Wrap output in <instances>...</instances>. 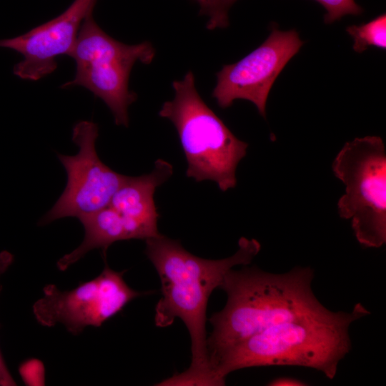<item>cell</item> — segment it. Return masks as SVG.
<instances>
[{"label": "cell", "mask_w": 386, "mask_h": 386, "mask_svg": "<svg viewBox=\"0 0 386 386\" xmlns=\"http://www.w3.org/2000/svg\"><path fill=\"white\" fill-rule=\"evenodd\" d=\"M370 312L357 303L351 312H326L279 323L224 351L212 367L217 385L237 370L260 366H300L335 377L351 350L349 329Z\"/></svg>", "instance_id": "obj_3"}, {"label": "cell", "mask_w": 386, "mask_h": 386, "mask_svg": "<svg viewBox=\"0 0 386 386\" xmlns=\"http://www.w3.org/2000/svg\"><path fill=\"white\" fill-rule=\"evenodd\" d=\"M200 7V14L209 17L207 27L209 29L224 28L228 26V11L222 0H196Z\"/></svg>", "instance_id": "obj_15"}, {"label": "cell", "mask_w": 386, "mask_h": 386, "mask_svg": "<svg viewBox=\"0 0 386 386\" xmlns=\"http://www.w3.org/2000/svg\"><path fill=\"white\" fill-rule=\"evenodd\" d=\"M79 219L84 228V239L79 247L58 260L60 271H65L92 249H102L105 254L114 242L134 239L126 220L110 206Z\"/></svg>", "instance_id": "obj_12"}, {"label": "cell", "mask_w": 386, "mask_h": 386, "mask_svg": "<svg viewBox=\"0 0 386 386\" xmlns=\"http://www.w3.org/2000/svg\"><path fill=\"white\" fill-rule=\"evenodd\" d=\"M321 4L327 11L324 16L326 24H331L340 20L342 16L352 14L359 15L362 9L358 6L355 0H315Z\"/></svg>", "instance_id": "obj_14"}, {"label": "cell", "mask_w": 386, "mask_h": 386, "mask_svg": "<svg viewBox=\"0 0 386 386\" xmlns=\"http://www.w3.org/2000/svg\"><path fill=\"white\" fill-rule=\"evenodd\" d=\"M96 0H74L57 17L11 39L0 40V46L16 51L23 59L14 67L21 79L36 81L57 67L56 58L68 55L86 15L93 11Z\"/></svg>", "instance_id": "obj_10"}, {"label": "cell", "mask_w": 386, "mask_h": 386, "mask_svg": "<svg viewBox=\"0 0 386 386\" xmlns=\"http://www.w3.org/2000/svg\"><path fill=\"white\" fill-rule=\"evenodd\" d=\"M96 124L80 121L73 127L72 141L79 147L73 156L57 154L64 166L67 182L62 194L39 225L63 217L81 218L109 206L114 194L127 178L110 169L98 157Z\"/></svg>", "instance_id": "obj_8"}, {"label": "cell", "mask_w": 386, "mask_h": 386, "mask_svg": "<svg viewBox=\"0 0 386 386\" xmlns=\"http://www.w3.org/2000/svg\"><path fill=\"white\" fill-rule=\"evenodd\" d=\"M174 96L164 102L161 117L174 125L187 162L186 174L211 180L225 192L237 184L236 169L248 144L238 139L201 98L189 71L172 84Z\"/></svg>", "instance_id": "obj_4"}, {"label": "cell", "mask_w": 386, "mask_h": 386, "mask_svg": "<svg viewBox=\"0 0 386 386\" xmlns=\"http://www.w3.org/2000/svg\"><path fill=\"white\" fill-rule=\"evenodd\" d=\"M332 169L345 184L338 201L340 216L352 220L360 244L378 248L386 242V152L377 136L347 142Z\"/></svg>", "instance_id": "obj_6"}, {"label": "cell", "mask_w": 386, "mask_h": 386, "mask_svg": "<svg viewBox=\"0 0 386 386\" xmlns=\"http://www.w3.org/2000/svg\"><path fill=\"white\" fill-rule=\"evenodd\" d=\"M14 262V256L8 251L4 250L0 252V278L7 271ZM1 285L0 284V292Z\"/></svg>", "instance_id": "obj_18"}, {"label": "cell", "mask_w": 386, "mask_h": 386, "mask_svg": "<svg viewBox=\"0 0 386 386\" xmlns=\"http://www.w3.org/2000/svg\"><path fill=\"white\" fill-rule=\"evenodd\" d=\"M92 12L84 19L68 56L76 62L74 78L62 87L81 86L100 98L112 112L117 125L128 127V107L137 99L129 89L132 68L137 61L150 64L152 44L128 45L113 39L96 23Z\"/></svg>", "instance_id": "obj_5"}, {"label": "cell", "mask_w": 386, "mask_h": 386, "mask_svg": "<svg viewBox=\"0 0 386 386\" xmlns=\"http://www.w3.org/2000/svg\"><path fill=\"white\" fill-rule=\"evenodd\" d=\"M237 0H222V4L224 8L228 11L229 7L234 4Z\"/></svg>", "instance_id": "obj_19"}, {"label": "cell", "mask_w": 386, "mask_h": 386, "mask_svg": "<svg viewBox=\"0 0 386 386\" xmlns=\"http://www.w3.org/2000/svg\"><path fill=\"white\" fill-rule=\"evenodd\" d=\"M16 385V382L11 375L0 352V386H13Z\"/></svg>", "instance_id": "obj_16"}, {"label": "cell", "mask_w": 386, "mask_h": 386, "mask_svg": "<svg viewBox=\"0 0 386 386\" xmlns=\"http://www.w3.org/2000/svg\"><path fill=\"white\" fill-rule=\"evenodd\" d=\"M314 276L310 267L285 273L247 265L228 271L219 287L227 294L226 305L209 318L211 369L224 351L244 340L279 323L328 310L312 291Z\"/></svg>", "instance_id": "obj_2"}, {"label": "cell", "mask_w": 386, "mask_h": 386, "mask_svg": "<svg viewBox=\"0 0 386 386\" xmlns=\"http://www.w3.org/2000/svg\"><path fill=\"white\" fill-rule=\"evenodd\" d=\"M305 382L294 377H278L269 382L270 386H304L307 385Z\"/></svg>", "instance_id": "obj_17"}, {"label": "cell", "mask_w": 386, "mask_h": 386, "mask_svg": "<svg viewBox=\"0 0 386 386\" xmlns=\"http://www.w3.org/2000/svg\"><path fill=\"white\" fill-rule=\"evenodd\" d=\"M168 162L158 159L153 170L139 177H128L114 194L109 206L128 223L134 239H147L160 234L157 229L159 214L154 201L156 188L172 174Z\"/></svg>", "instance_id": "obj_11"}, {"label": "cell", "mask_w": 386, "mask_h": 386, "mask_svg": "<svg viewBox=\"0 0 386 386\" xmlns=\"http://www.w3.org/2000/svg\"><path fill=\"white\" fill-rule=\"evenodd\" d=\"M302 44L295 30L274 28L259 47L217 73L212 97L222 109L232 106L236 99L248 100L265 117L266 102L273 83Z\"/></svg>", "instance_id": "obj_9"}, {"label": "cell", "mask_w": 386, "mask_h": 386, "mask_svg": "<svg viewBox=\"0 0 386 386\" xmlns=\"http://www.w3.org/2000/svg\"><path fill=\"white\" fill-rule=\"evenodd\" d=\"M121 272L106 263L95 278L71 290H60L54 284L43 289V296L33 305V314L44 327L60 323L76 335L86 327H100L132 300L148 294L132 289Z\"/></svg>", "instance_id": "obj_7"}, {"label": "cell", "mask_w": 386, "mask_h": 386, "mask_svg": "<svg viewBox=\"0 0 386 386\" xmlns=\"http://www.w3.org/2000/svg\"><path fill=\"white\" fill-rule=\"evenodd\" d=\"M347 32L354 40L353 49L362 53L369 46L386 48V15H380L367 23L347 26Z\"/></svg>", "instance_id": "obj_13"}, {"label": "cell", "mask_w": 386, "mask_h": 386, "mask_svg": "<svg viewBox=\"0 0 386 386\" xmlns=\"http://www.w3.org/2000/svg\"><path fill=\"white\" fill-rule=\"evenodd\" d=\"M145 253L161 280L162 297L155 308L157 326L171 325L181 319L191 338L192 361L189 368L160 382L159 385H216L207 350L206 312L210 295L222 284L228 271L247 265L259 253L255 239L241 237L232 256L207 259L186 250L179 240L162 234L147 239Z\"/></svg>", "instance_id": "obj_1"}]
</instances>
